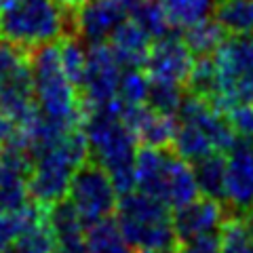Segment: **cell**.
Masks as SVG:
<instances>
[{"mask_svg": "<svg viewBox=\"0 0 253 253\" xmlns=\"http://www.w3.org/2000/svg\"><path fill=\"white\" fill-rule=\"evenodd\" d=\"M171 30H188L211 17L215 0H154Z\"/></svg>", "mask_w": 253, "mask_h": 253, "instance_id": "obj_19", "label": "cell"}, {"mask_svg": "<svg viewBox=\"0 0 253 253\" xmlns=\"http://www.w3.org/2000/svg\"><path fill=\"white\" fill-rule=\"evenodd\" d=\"M38 209V203H28L21 209L13 211H0V253L9 251L15 247V243L19 241V236L26 230V226L30 224V219L34 217V213Z\"/></svg>", "mask_w": 253, "mask_h": 253, "instance_id": "obj_25", "label": "cell"}, {"mask_svg": "<svg viewBox=\"0 0 253 253\" xmlns=\"http://www.w3.org/2000/svg\"><path fill=\"white\" fill-rule=\"evenodd\" d=\"M139 0H83L72 13V26L86 44L108 42L116 28L131 17Z\"/></svg>", "mask_w": 253, "mask_h": 253, "instance_id": "obj_12", "label": "cell"}, {"mask_svg": "<svg viewBox=\"0 0 253 253\" xmlns=\"http://www.w3.org/2000/svg\"><path fill=\"white\" fill-rule=\"evenodd\" d=\"M123 121L144 146H167L175 133V116L156 112L148 104L133 108H118Z\"/></svg>", "mask_w": 253, "mask_h": 253, "instance_id": "obj_16", "label": "cell"}, {"mask_svg": "<svg viewBox=\"0 0 253 253\" xmlns=\"http://www.w3.org/2000/svg\"><path fill=\"white\" fill-rule=\"evenodd\" d=\"M190 165L194 171L199 194L224 201V152L207 154Z\"/></svg>", "mask_w": 253, "mask_h": 253, "instance_id": "obj_21", "label": "cell"}, {"mask_svg": "<svg viewBox=\"0 0 253 253\" xmlns=\"http://www.w3.org/2000/svg\"><path fill=\"white\" fill-rule=\"evenodd\" d=\"M139 253H171L169 249H141Z\"/></svg>", "mask_w": 253, "mask_h": 253, "instance_id": "obj_30", "label": "cell"}, {"mask_svg": "<svg viewBox=\"0 0 253 253\" xmlns=\"http://www.w3.org/2000/svg\"><path fill=\"white\" fill-rule=\"evenodd\" d=\"M83 133L89 146V156L112 177L118 194L135 188L137 137L123 121L118 106L83 108Z\"/></svg>", "mask_w": 253, "mask_h": 253, "instance_id": "obj_2", "label": "cell"}, {"mask_svg": "<svg viewBox=\"0 0 253 253\" xmlns=\"http://www.w3.org/2000/svg\"><path fill=\"white\" fill-rule=\"evenodd\" d=\"M152 42L154 38L131 17L121 23L114 34L108 38L110 49H112L123 68H144Z\"/></svg>", "mask_w": 253, "mask_h": 253, "instance_id": "obj_18", "label": "cell"}, {"mask_svg": "<svg viewBox=\"0 0 253 253\" xmlns=\"http://www.w3.org/2000/svg\"><path fill=\"white\" fill-rule=\"evenodd\" d=\"M184 41L186 44L190 46V51H192L196 57H207L211 55L213 51L217 49V44L226 38V32L217 26L215 19H205L201 23H196V26L184 30Z\"/></svg>", "mask_w": 253, "mask_h": 253, "instance_id": "obj_24", "label": "cell"}, {"mask_svg": "<svg viewBox=\"0 0 253 253\" xmlns=\"http://www.w3.org/2000/svg\"><path fill=\"white\" fill-rule=\"evenodd\" d=\"M236 141L228 116L221 110L201 95H186L175 114V133L171 144L175 152L194 163L199 158L215 152H226Z\"/></svg>", "mask_w": 253, "mask_h": 253, "instance_id": "obj_4", "label": "cell"}, {"mask_svg": "<svg viewBox=\"0 0 253 253\" xmlns=\"http://www.w3.org/2000/svg\"><path fill=\"white\" fill-rule=\"evenodd\" d=\"M224 221L221 203L209 196H196L184 207L173 211V228H175V239L179 243L217 234Z\"/></svg>", "mask_w": 253, "mask_h": 253, "instance_id": "obj_15", "label": "cell"}, {"mask_svg": "<svg viewBox=\"0 0 253 253\" xmlns=\"http://www.w3.org/2000/svg\"><path fill=\"white\" fill-rule=\"evenodd\" d=\"M249 224H251V241H253V221H249Z\"/></svg>", "mask_w": 253, "mask_h": 253, "instance_id": "obj_31", "label": "cell"}, {"mask_svg": "<svg viewBox=\"0 0 253 253\" xmlns=\"http://www.w3.org/2000/svg\"><path fill=\"white\" fill-rule=\"evenodd\" d=\"M84 253H133V247L118 230L116 221L104 219L89 226Z\"/></svg>", "mask_w": 253, "mask_h": 253, "instance_id": "obj_22", "label": "cell"}, {"mask_svg": "<svg viewBox=\"0 0 253 253\" xmlns=\"http://www.w3.org/2000/svg\"><path fill=\"white\" fill-rule=\"evenodd\" d=\"M30 196V158L21 148H0V211L21 209Z\"/></svg>", "mask_w": 253, "mask_h": 253, "instance_id": "obj_14", "label": "cell"}, {"mask_svg": "<svg viewBox=\"0 0 253 253\" xmlns=\"http://www.w3.org/2000/svg\"><path fill=\"white\" fill-rule=\"evenodd\" d=\"M114 221L133 249H171L175 243L173 211L154 196L129 190L118 196Z\"/></svg>", "mask_w": 253, "mask_h": 253, "instance_id": "obj_7", "label": "cell"}, {"mask_svg": "<svg viewBox=\"0 0 253 253\" xmlns=\"http://www.w3.org/2000/svg\"><path fill=\"white\" fill-rule=\"evenodd\" d=\"M68 21L72 17L59 0H13L0 11V41L34 51L61 41Z\"/></svg>", "mask_w": 253, "mask_h": 253, "instance_id": "obj_6", "label": "cell"}, {"mask_svg": "<svg viewBox=\"0 0 253 253\" xmlns=\"http://www.w3.org/2000/svg\"><path fill=\"white\" fill-rule=\"evenodd\" d=\"M118 196L121 194L106 169H101L97 163H84L70 181L66 201L72 205L78 217L91 226L114 215Z\"/></svg>", "mask_w": 253, "mask_h": 253, "instance_id": "obj_9", "label": "cell"}, {"mask_svg": "<svg viewBox=\"0 0 253 253\" xmlns=\"http://www.w3.org/2000/svg\"><path fill=\"white\" fill-rule=\"evenodd\" d=\"M194 61L196 55L190 51L184 36L167 32L152 42L144 68L150 83L186 86L190 74H192Z\"/></svg>", "mask_w": 253, "mask_h": 253, "instance_id": "obj_11", "label": "cell"}, {"mask_svg": "<svg viewBox=\"0 0 253 253\" xmlns=\"http://www.w3.org/2000/svg\"><path fill=\"white\" fill-rule=\"evenodd\" d=\"M219 253H253L251 224L243 217L226 219L219 228Z\"/></svg>", "mask_w": 253, "mask_h": 253, "instance_id": "obj_26", "label": "cell"}, {"mask_svg": "<svg viewBox=\"0 0 253 253\" xmlns=\"http://www.w3.org/2000/svg\"><path fill=\"white\" fill-rule=\"evenodd\" d=\"M226 116L230 121L232 129L239 139H245L253 144V104L249 106H234L226 110Z\"/></svg>", "mask_w": 253, "mask_h": 253, "instance_id": "obj_28", "label": "cell"}, {"mask_svg": "<svg viewBox=\"0 0 253 253\" xmlns=\"http://www.w3.org/2000/svg\"><path fill=\"white\" fill-rule=\"evenodd\" d=\"M179 253H219V236L209 234L179 243Z\"/></svg>", "mask_w": 253, "mask_h": 253, "instance_id": "obj_29", "label": "cell"}, {"mask_svg": "<svg viewBox=\"0 0 253 253\" xmlns=\"http://www.w3.org/2000/svg\"><path fill=\"white\" fill-rule=\"evenodd\" d=\"M49 221L55 241V253H84L89 226L78 217L66 199L49 205Z\"/></svg>", "mask_w": 253, "mask_h": 253, "instance_id": "obj_17", "label": "cell"}, {"mask_svg": "<svg viewBox=\"0 0 253 253\" xmlns=\"http://www.w3.org/2000/svg\"><path fill=\"white\" fill-rule=\"evenodd\" d=\"M211 17L226 36L253 34V0H217Z\"/></svg>", "mask_w": 253, "mask_h": 253, "instance_id": "obj_20", "label": "cell"}, {"mask_svg": "<svg viewBox=\"0 0 253 253\" xmlns=\"http://www.w3.org/2000/svg\"><path fill=\"white\" fill-rule=\"evenodd\" d=\"M188 86L221 112L253 104V34L226 36L207 57H196Z\"/></svg>", "mask_w": 253, "mask_h": 253, "instance_id": "obj_1", "label": "cell"}, {"mask_svg": "<svg viewBox=\"0 0 253 253\" xmlns=\"http://www.w3.org/2000/svg\"><path fill=\"white\" fill-rule=\"evenodd\" d=\"M123 66L108 42L86 46V68L81 83L83 108H104L116 104Z\"/></svg>", "mask_w": 253, "mask_h": 253, "instance_id": "obj_10", "label": "cell"}, {"mask_svg": "<svg viewBox=\"0 0 253 253\" xmlns=\"http://www.w3.org/2000/svg\"><path fill=\"white\" fill-rule=\"evenodd\" d=\"M135 190L154 196L171 211L199 196L192 165L165 146H144L137 152Z\"/></svg>", "mask_w": 253, "mask_h": 253, "instance_id": "obj_5", "label": "cell"}, {"mask_svg": "<svg viewBox=\"0 0 253 253\" xmlns=\"http://www.w3.org/2000/svg\"><path fill=\"white\" fill-rule=\"evenodd\" d=\"M32 78H34V101L42 121L55 126H81L83 97L72 78L66 74L57 42L38 46L32 53Z\"/></svg>", "mask_w": 253, "mask_h": 253, "instance_id": "obj_3", "label": "cell"}, {"mask_svg": "<svg viewBox=\"0 0 253 253\" xmlns=\"http://www.w3.org/2000/svg\"><path fill=\"white\" fill-rule=\"evenodd\" d=\"M224 203L236 211L253 207V144L239 137L224 152Z\"/></svg>", "mask_w": 253, "mask_h": 253, "instance_id": "obj_13", "label": "cell"}, {"mask_svg": "<svg viewBox=\"0 0 253 253\" xmlns=\"http://www.w3.org/2000/svg\"><path fill=\"white\" fill-rule=\"evenodd\" d=\"M0 110L19 129L38 118L32 78V53L23 46L0 41Z\"/></svg>", "mask_w": 253, "mask_h": 253, "instance_id": "obj_8", "label": "cell"}, {"mask_svg": "<svg viewBox=\"0 0 253 253\" xmlns=\"http://www.w3.org/2000/svg\"><path fill=\"white\" fill-rule=\"evenodd\" d=\"M150 93V78L141 68H125L121 83H118L116 106L118 108H133L148 104Z\"/></svg>", "mask_w": 253, "mask_h": 253, "instance_id": "obj_23", "label": "cell"}, {"mask_svg": "<svg viewBox=\"0 0 253 253\" xmlns=\"http://www.w3.org/2000/svg\"><path fill=\"white\" fill-rule=\"evenodd\" d=\"M184 86H173V84H156L150 83L148 93V106L154 108L156 112H163L167 116H175L177 110L184 101Z\"/></svg>", "mask_w": 253, "mask_h": 253, "instance_id": "obj_27", "label": "cell"}]
</instances>
